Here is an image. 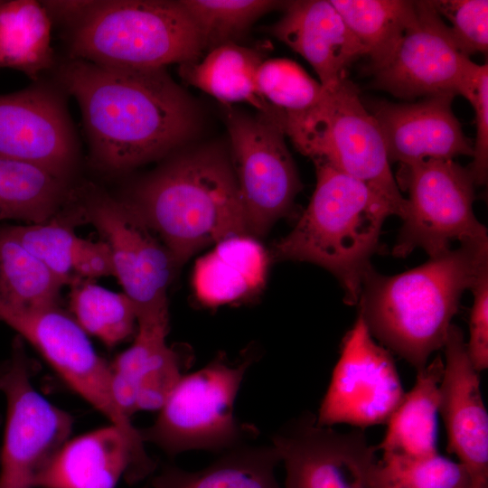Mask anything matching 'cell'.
<instances>
[{"label":"cell","mask_w":488,"mask_h":488,"mask_svg":"<svg viewBox=\"0 0 488 488\" xmlns=\"http://www.w3.org/2000/svg\"><path fill=\"white\" fill-rule=\"evenodd\" d=\"M58 79L80 106L90 162L104 173L125 174L165 158L199 129L198 107L165 68L70 58Z\"/></svg>","instance_id":"1"},{"label":"cell","mask_w":488,"mask_h":488,"mask_svg":"<svg viewBox=\"0 0 488 488\" xmlns=\"http://www.w3.org/2000/svg\"><path fill=\"white\" fill-rule=\"evenodd\" d=\"M179 268L200 249L249 235L230 154L216 144L182 147L123 198Z\"/></svg>","instance_id":"2"},{"label":"cell","mask_w":488,"mask_h":488,"mask_svg":"<svg viewBox=\"0 0 488 488\" xmlns=\"http://www.w3.org/2000/svg\"><path fill=\"white\" fill-rule=\"evenodd\" d=\"M488 266V241L461 243L394 276L371 267L364 277L359 314L380 345L420 371L443 348L461 297Z\"/></svg>","instance_id":"3"},{"label":"cell","mask_w":488,"mask_h":488,"mask_svg":"<svg viewBox=\"0 0 488 488\" xmlns=\"http://www.w3.org/2000/svg\"><path fill=\"white\" fill-rule=\"evenodd\" d=\"M316 183L294 229L276 242L270 258L320 266L340 282L347 305H357L372 267L390 206L362 182L316 162Z\"/></svg>","instance_id":"4"},{"label":"cell","mask_w":488,"mask_h":488,"mask_svg":"<svg viewBox=\"0 0 488 488\" xmlns=\"http://www.w3.org/2000/svg\"><path fill=\"white\" fill-rule=\"evenodd\" d=\"M70 58L97 64L165 68L194 62L203 47L179 1H89L70 24Z\"/></svg>","instance_id":"5"},{"label":"cell","mask_w":488,"mask_h":488,"mask_svg":"<svg viewBox=\"0 0 488 488\" xmlns=\"http://www.w3.org/2000/svg\"><path fill=\"white\" fill-rule=\"evenodd\" d=\"M286 136L314 163L331 165L365 183L403 218L405 199L398 186L380 128L348 79L313 109L283 117Z\"/></svg>","instance_id":"6"},{"label":"cell","mask_w":488,"mask_h":488,"mask_svg":"<svg viewBox=\"0 0 488 488\" xmlns=\"http://www.w3.org/2000/svg\"><path fill=\"white\" fill-rule=\"evenodd\" d=\"M70 204L78 224L90 223L107 243L137 324L168 323L167 290L180 268L159 238L123 199L91 183L71 187Z\"/></svg>","instance_id":"7"},{"label":"cell","mask_w":488,"mask_h":488,"mask_svg":"<svg viewBox=\"0 0 488 488\" xmlns=\"http://www.w3.org/2000/svg\"><path fill=\"white\" fill-rule=\"evenodd\" d=\"M398 186L408 194L403 225L392 255L406 258L424 249L434 258L451 242L488 241L486 227L474 215V180L453 159H427L400 166Z\"/></svg>","instance_id":"8"},{"label":"cell","mask_w":488,"mask_h":488,"mask_svg":"<svg viewBox=\"0 0 488 488\" xmlns=\"http://www.w3.org/2000/svg\"><path fill=\"white\" fill-rule=\"evenodd\" d=\"M250 361L230 364L222 355L183 375L155 423L140 431L169 455L192 449L221 451L239 446L245 429L234 402Z\"/></svg>","instance_id":"9"},{"label":"cell","mask_w":488,"mask_h":488,"mask_svg":"<svg viewBox=\"0 0 488 488\" xmlns=\"http://www.w3.org/2000/svg\"><path fill=\"white\" fill-rule=\"evenodd\" d=\"M224 122L249 235L263 237L290 213L302 188L286 144L283 114L253 116L228 110Z\"/></svg>","instance_id":"10"},{"label":"cell","mask_w":488,"mask_h":488,"mask_svg":"<svg viewBox=\"0 0 488 488\" xmlns=\"http://www.w3.org/2000/svg\"><path fill=\"white\" fill-rule=\"evenodd\" d=\"M32 370L23 340L17 335L0 370V391L7 404L0 488H34L37 476L70 439L73 427L72 417L33 387Z\"/></svg>","instance_id":"11"},{"label":"cell","mask_w":488,"mask_h":488,"mask_svg":"<svg viewBox=\"0 0 488 488\" xmlns=\"http://www.w3.org/2000/svg\"><path fill=\"white\" fill-rule=\"evenodd\" d=\"M0 322L15 330L79 396L119 427L136 449L145 452L140 431L117 405L109 363L88 334L59 305L17 310L0 305Z\"/></svg>","instance_id":"12"},{"label":"cell","mask_w":488,"mask_h":488,"mask_svg":"<svg viewBox=\"0 0 488 488\" xmlns=\"http://www.w3.org/2000/svg\"><path fill=\"white\" fill-rule=\"evenodd\" d=\"M405 393L389 351L375 342L359 314L343 339L315 422L330 427L344 423L361 429L384 424Z\"/></svg>","instance_id":"13"},{"label":"cell","mask_w":488,"mask_h":488,"mask_svg":"<svg viewBox=\"0 0 488 488\" xmlns=\"http://www.w3.org/2000/svg\"><path fill=\"white\" fill-rule=\"evenodd\" d=\"M473 63L457 48L431 2L417 1L414 22L390 59L372 72V84L405 99L443 93L456 96Z\"/></svg>","instance_id":"14"},{"label":"cell","mask_w":488,"mask_h":488,"mask_svg":"<svg viewBox=\"0 0 488 488\" xmlns=\"http://www.w3.org/2000/svg\"><path fill=\"white\" fill-rule=\"evenodd\" d=\"M286 467L285 488H372L377 446L361 429L349 433L304 418L272 438Z\"/></svg>","instance_id":"15"},{"label":"cell","mask_w":488,"mask_h":488,"mask_svg":"<svg viewBox=\"0 0 488 488\" xmlns=\"http://www.w3.org/2000/svg\"><path fill=\"white\" fill-rule=\"evenodd\" d=\"M78 140L62 98L45 84L0 95V157L43 168L68 180Z\"/></svg>","instance_id":"16"},{"label":"cell","mask_w":488,"mask_h":488,"mask_svg":"<svg viewBox=\"0 0 488 488\" xmlns=\"http://www.w3.org/2000/svg\"><path fill=\"white\" fill-rule=\"evenodd\" d=\"M439 407L447 451L466 468L473 488H488V415L479 372L472 365L462 330L451 324L445 343Z\"/></svg>","instance_id":"17"},{"label":"cell","mask_w":488,"mask_h":488,"mask_svg":"<svg viewBox=\"0 0 488 488\" xmlns=\"http://www.w3.org/2000/svg\"><path fill=\"white\" fill-rule=\"evenodd\" d=\"M452 93L411 103L375 101L366 107L381 133L389 162L400 166L427 159L473 156L474 143L452 110Z\"/></svg>","instance_id":"18"},{"label":"cell","mask_w":488,"mask_h":488,"mask_svg":"<svg viewBox=\"0 0 488 488\" xmlns=\"http://www.w3.org/2000/svg\"><path fill=\"white\" fill-rule=\"evenodd\" d=\"M155 466L146 452L109 424L68 439L37 476L34 488H115L122 476L134 483Z\"/></svg>","instance_id":"19"},{"label":"cell","mask_w":488,"mask_h":488,"mask_svg":"<svg viewBox=\"0 0 488 488\" xmlns=\"http://www.w3.org/2000/svg\"><path fill=\"white\" fill-rule=\"evenodd\" d=\"M269 33L300 54L325 90L347 79V70L366 50L330 1H288Z\"/></svg>","instance_id":"20"},{"label":"cell","mask_w":488,"mask_h":488,"mask_svg":"<svg viewBox=\"0 0 488 488\" xmlns=\"http://www.w3.org/2000/svg\"><path fill=\"white\" fill-rule=\"evenodd\" d=\"M63 284L113 276L109 249L104 240L79 237L72 218L61 208L52 219L36 224H1Z\"/></svg>","instance_id":"21"},{"label":"cell","mask_w":488,"mask_h":488,"mask_svg":"<svg viewBox=\"0 0 488 488\" xmlns=\"http://www.w3.org/2000/svg\"><path fill=\"white\" fill-rule=\"evenodd\" d=\"M269 256L256 238H228L199 258L193 268L195 296L206 306L238 303L264 287Z\"/></svg>","instance_id":"22"},{"label":"cell","mask_w":488,"mask_h":488,"mask_svg":"<svg viewBox=\"0 0 488 488\" xmlns=\"http://www.w3.org/2000/svg\"><path fill=\"white\" fill-rule=\"evenodd\" d=\"M444 370L440 355L418 371L413 388L389 418L386 434L377 446L382 457H426L437 452L439 383Z\"/></svg>","instance_id":"23"},{"label":"cell","mask_w":488,"mask_h":488,"mask_svg":"<svg viewBox=\"0 0 488 488\" xmlns=\"http://www.w3.org/2000/svg\"><path fill=\"white\" fill-rule=\"evenodd\" d=\"M266 49L223 44L197 61L180 64L179 74L184 82L223 104L246 102L259 113L274 115L277 110L258 95L255 83L257 70L266 60Z\"/></svg>","instance_id":"24"},{"label":"cell","mask_w":488,"mask_h":488,"mask_svg":"<svg viewBox=\"0 0 488 488\" xmlns=\"http://www.w3.org/2000/svg\"><path fill=\"white\" fill-rule=\"evenodd\" d=\"M51 28L42 2L0 1V70H15L38 80L53 63Z\"/></svg>","instance_id":"25"},{"label":"cell","mask_w":488,"mask_h":488,"mask_svg":"<svg viewBox=\"0 0 488 488\" xmlns=\"http://www.w3.org/2000/svg\"><path fill=\"white\" fill-rule=\"evenodd\" d=\"M70 188L68 180L43 168L0 157V224L50 221L63 207Z\"/></svg>","instance_id":"26"},{"label":"cell","mask_w":488,"mask_h":488,"mask_svg":"<svg viewBox=\"0 0 488 488\" xmlns=\"http://www.w3.org/2000/svg\"><path fill=\"white\" fill-rule=\"evenodd\" d=\"M281 462L269 446L235 447L208 467L188 472L168 466L154 478L155 488H281L275 469Z\"/></svg>","instance_id":"27"},{"label":"cell","mask_w":488,"mask_h":488,"mask_svg":"<svg viewBox=\"0 0 488 488\" xmlns=\"http://www.w3.org/2000/svg\"><path fill=\"white\" fill-rule=\"evenodd\" d=\"M344 23L366 50L371 72L392 56L414 22L417 1L330 0Z\"/></svg>","instance_id":"28"},{"label":"cell","mask_w":488,"mask_h":488,"mask_svg":"<svg viewBox=\"0 0 488 488\" xmlns=\"http://www.w3.org/2000/svg\"><path fill=\"white\" fill-rule=\"evenodd\" d=\"M63 284L0 224V305L31 310L59 305Z\"/></svg>","instance_id":"29"},{"label":"cell","mask_w":488,"mask_h":488,"mask_svg":"<svg viewBox=\"0 0 488 488\" xmlns=\"http://www.w3.org/2000/svg\"><path fill=\"white\" fill-rule=\"evenodd\" d=\"M70 287V314L88 335L114 347L136 332V309L124 293L110 291L95 280H82Z\"/></svg>","instance_id":"30"},{"label":"cell","mask_w":488,"mask_h":488,"mask_svg":"<svg viewBox=\"0 0 488 488\" xmlns=\"http://www.w3.org/2000/svg\"><path fill=\"white\" fill-rule=\"evenodd\" d=\"M201 38L203 52L235 43L266 14L283 9L286 1L179 0Z\"/></svg>","instance_id":"31"},{"label":"cell","mask_w":488,"mask_h":488,"mask_svg":"<svg viewBox=\"0 0 488 488\" xmlns=\"http://www.w3.org/2000/svg\"><path fill=\"white\" fill-rule=\"evenodd\" d=\"M258 95L285 117L308 112L324 99L326 90L294 61L266 59L256 73Z\"/></svg>","instance_id":"32"},{"label":"cell","mask_w":488,"mask_h":488,"mask_svg":"<svg viewBox=\"0 0 488 488\" xmlns=\"http://www.w3.org/2000/svg\"><path fill=\"white\" fill-rule=\"evenodd\" d=\"M372 488H473L466 468L438 453L426 457H382L371 469Z\"/></svg>","instance_id":"33"},{"label":"cell","mask_w":488,"mask_h":488,"mask_svg":"<svg viewBox=\"0 0 488 488\" xmlns=\"http://www.w3.org/2000/svg\"><path fill=\"white\" fill-rule=\"evenodd\" d=\"M167 333V323L137 324L133 343L109 363L114 399L129 418L136 412V389L143 369L156 346L165 341Z\"/></svg>","instance_id":"34"},{"label":"cell","mask_w":488,"mask_h":488,"mask_svg":"<svg viewBox=\"0 0 488 488\" xmlns=\"http://www.w3.org/2000/svg\"><path fill=\"white\" fill-rule=\"evenodd\" d=\"M436 13L449 20L452 38L466 57L488 49L487 0L430 1Z\"/></svg>","instance_id":"35"},{"label":"cell","mask_w":488,"mask_h":488,"mask_svg":"<svg viewBox=\"0 0 488 488\" xmlns=\"http://www.w3.org/2000/svg\"><path fill=\"white\" fill-rule=\"evenodd\" d=\"M183 375L179 353L168 346L166 341L161 343L149 356L141 373L136 389V411H158Z\"/></svg>","instance_id":"36"},{"label":"cell","mask_w":488,"mask_h":488,"mask_svg":"<svg viewBox=\"0 0 488 488\" xmlns=\"http://www.w3.org/2000/svg\"><path fill=\"white\" fill-rule=\"evenodd\" d=\"M473 106L475 115L476 137L473 162L467 167L475 185H483L488 174V65L473 63L460 90Z\"/></svg>","instance_id":"37"},{"label":"cell","mask_w":488,"mask_h":488,"mask_svg":"<svg viewBox=\"0 0 488 488\" xmlns=\"http://www.w3.org/2000/svg\"><path fill=\"white\" fill-rule=\"evenodd\" d=\"M471 290L474 302L465 344L472 365L480 372L488 368V266L481 269Z\"/></svg>","instance_id":"38"}]
</instances>
